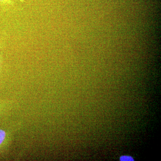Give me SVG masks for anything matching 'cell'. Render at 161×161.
I'll return each mask as SVG.
<instances>
[{
  "instance_id": "1",
  "label": "cell",
  "mask_w": 161,
  "mask_h": 161,
  "mask_svg": "<svg viewBox=\"0 0 161 161\" xmlns=\"http://www.w3.org/2000/svg\"><path fill=\"white\" fill-rule=\"evenodd\" d=\"M6 136V133L3 130H0V145L2 143L3 141L5 139Z\"/></svg>"
},
{
  "instance_id": "2",
  "label": "cell",
  "mask_w": 161,
  "mask_h": 161,
  "mask_svg": "<svg viewBox=\"0 0 161 161\" xmlns=\"http://www.w3.org/2000/svg\"><path fill=\"white\" fill-rule=\"evenodd\" d=\"M121 161H133V158L130 156H122L120 158Z\"/></svg>"
}]
</instances>
